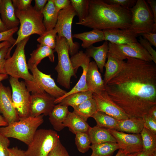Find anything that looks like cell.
Wrapping results in <instances>:
<instances>
[{
  "mask_svg": "<svg viewBox=\"0 0 156 156\" xmlns=\"http://www.w3.org/2000/svg\"><path fill=\"white\" fill-rule=\"evenodd\" d=\"M8 125V123L5 118L0 114V127H5Z\"/></svg>",
  "mask_w": 156,
  "mask_h": 156,
  "instance_id": "cell-51",
  "label": "cell"
},
{
  "mask_svg": "<svg viewBox=\"0 0 156 156\" xmlns=\"http://www.w3.org/2000/svg\"><path fill=\"white\" fill-rule=\"evenodd\" d=\"M63 124L74 134L78 132L88 133L90 127L87 121L73 112H69Z\"/></svg>",
  "mask_w": 156,
  "mask_h": 156,
  "instance_id": "cell-24",
  "label": "cell"
},
{
  "mask_svg": "<svg viewBox=\"0 0 156 156\" xmlns=\"http://www.w3.org/2000/svg\"><path fill=\"white\" fill-rule=\"evenodd\" d=\"M69 44L66 39L57 35L54 49L57 53L58 62L55 68L57 73V82L67 89L70 88L71 77H77L69 56Z\"/></svg>",
  "mask_w": 156,
  "mask_h": 156,
  "instance_id": "cell-5",
  "label": "cell"
},
{
  "mask_svg": "<svg viewBox=\"0 0 156 156\" xmlns=\"http://www.w3.org/2000/svg\"><path fill=\"white\" fill-rule=\"evenodd\" d=\"M15 12L19 19L20 27L17 32L18 37L16 41L9 49L10 52L22 40L34 34L40 36L46 31L43 23V16L42 13L36 11L31 5L24 11L15 9Z\"/></svg>",
  "mask_w": 156,
  "mask_h": 156,
  "instance_id": "cell-3",
  "label": "cell"
},
{
  "mask_svg": "<svg viewBox=\"0 0 156 156\" xmlns=\"http://www.w3.org/2000/svg\"><path fill=\"white\" fill-rule=\"evenodd\" d=\"M8 156H26L25 151L19 149L17 146L8 148Z\"/></svg>",
  "mask_w": 156,
  "mask_h": 156,
  "instance_id": "cell-46",
  "label": "cell"
},
{
  "mask_svg": "<svg viewBox=\"0 0 156 156\" xmlns=\"http://www.w3.org/2000/svg\"><path fill=\"white\" fill-rule=\"evenodd\" d=\"M105 41L116 44H125L138 42V35L129 29H109L102 30Z\"/></svg>",
  "mask_w": 156,
  "mask_h": 156,
  "instance_id": "cell-17",
  "label": "cell"
},
{
  "mask_svg": "<svg viewBox=\"0 0 156 156\" xmlns=\"http://www.w3.org/2000/svg\"><path fill=\"white\" fill-rule=\"evenodd\" d=\"M143 38L146 40L152 46L156 47V33H149L141 34Z\"/></svg>",
  "mask_w": 156,
  "mask_h": 156,
  "instance_id": "cell-47",
  "label": "cell"
},
{
  "mask_svg": "<svg viewBox=\"0 0 156 156\" xmlns=\"http://www.w3.org/2000/svg\"><path fill=\"white\" fill-rule=\"evenodd\" d=\"M73 108V112L86 121L97 111L96 101L93 98L86 100Z\"/></svg>",
  "mask_w": 156,
  "mask_h": 156,
  "instance_id": "cell-29",
  "label": "cell"
},
{
  "mask_svg": "<svg viewBox=\"0 0 156 156\" xmlns=\"http://www.w3.org/2000/svg\"><path fill=\"white\" fill-rule=\"evenodd\" d=\"M115 139L119 149L128 155L142 151L143 148L140 133L127 134L115 129H108Z\"/></svg>",
  "mask_w": 156,
  "mask_h": 156,
  "instance_id": "cell-14",
  "label": "cell"
},
{
  "mask_svg": "<svg viewBox=\"0 0 156 156\" xmlns=\"http://www.w3.org/2000/svg\"><path fill=\"white\" fill-rule=\"evenodd\" d=\"M144 128L142 117H132L118 120L116 130L123 132L139 134Z\"/></svg>",
  "mask_w": 156,
  "mask_h": 156,
  "instance_id": "cell-22",
  "label": "cell"
},
{
  "mask_svg": "<svg viewBox=\"0 0 156 156\" xmlns=\"http://www.w3.org/2000/svg\"><path fill=\"white\" fill-rule=\"evenodd\" d=\"M60 140L59 135L54 130L38 129L25 151V155L26 156H47Z\"/></svg>",
  "mask_w": 156,
  "mask_h": 156,
  "instance_id": "cell-8",
  "label": "cell"
},
{
  "mask_svg": "<svg viewBox=\"0 0 156 156\" xmlns=\"http://www.w3.org/2000/svg\"><path fill=\"white\" fill-rule=\"evenodd\" d=\"M31 0H12V3L15 10H25L31 6Z\"/></svg>",
  "mask_w": 156,
  "mask_h": 156,
  "instance_id": "cell-44",
  "label": "cell"
},
{
  "mask_svg": "<svg viewBox=\"0 0 156 156\" xmlns=\"http://www.w3.org/2000/svg\"><path fill=\"white\" fill-rule=\"evenodd\" d=\"M68 107L60 103L55 105L48 115L50 122L56 131H60L65 127L63 123L70 112Z\"/></svg>",
  "mask_w": 156,
  "mask_h": 156,
  "instance_id": "cell-20",
  "label": "cell"
},
{
  "mask_svg": "<svg viewBox=\"0 0 156 156\" xmlns=\"http://www.w3.org/2000/svg\"><path fill=\"white\" fill-rule=\"evenodd\" d=\"M29 38L30 36L26 38L16 45L13 55L5 60L4 68L6 74L11 77L22 78L25 81H32L33 78L29 71L25 51Z\"/></svg>",
  "mask_w": 156,
  "mask_h": 156,
  "instance_id": "cell-7",
  "label": "cell"
},
{
  "mask_svg": "<svg viewBox=\"0 0 156 156\" xmlns=\"http://www.w3.org/2000/svg\"><path fill=\"white\" fill-rule=\"evenodd\" d=\"M106 3L110 4L116 5L129 9L135 4L136 0H104Z\"/></svg>",
  "mask_w": 156,
  "mask_h": 156,
  "instance_id": "cell-42",
  "label": "cell"
},
{
  "mask_svg": "<svg viewBox=\"0 0 156 156\" xmlns=\"http://www.w3.org/2000/svg\"><path fill=\"white\" fill-rule=\"evenodd\" d=\"M90 148L92 151L90 156H112L114 152L119 149L117 143L111 142L92 144Z\"/></svg>",
  "mask_w": 156,
  "mask_h": 156,
  "instance_id": "cell-31",
  "label": "cell"
},
{
  "mask_svg": "<svg viewBox=\"0 0 156 156\" xmlns=\"http://www.w3.org/2000/svg\"><path fill=\"white\" fill-rule=\"evenodd\" d=\"M0 112L8 124L18 121L19 117L13 105L12 92L0 82Z\"/></svg>",
  "mask_w": 156,
  "mask_h": 156,
  "instance_id": "cell-16",
  "label": "cell"
},
{
  "mask_svg": "<svg viewBox=\"0 0 156 156\" xmlns=\"http://www.w3.org/2000/svg\"><path fill=\"white\" fill-rule=\"evenodd\" d=\"M0 16L3 23L8 30L18 27L20 24L12 0H0Z\"/></svg>",
  "mask_w": 156,
  "mask_h": 156,
  "instance_id": "cell-19",
  "label": "cell"
},
{
  "mask_svg": "<svg viewBox=\"0 0 156 156\" xmlns=\"http://www.w3.org/2000/svg\"><path fill=\"white\" fill-rule=\"evenodd\" d=\"M107 58L104 66L105 70L103 80L105 86L120 71L125 62L113 57L108 52Z\"/></svg>",
  "mask_w": 156,
  "mask_h": 156,
  "instance_id": "cell-26",
  "label": "cell"
},
{
  "mask_svg": "<svg viewBox=\"0 0 156 156\" xmlns=\"http://www.w3.org/2000/svg\"><path fill=\"white\" fill-rule=\"evenodd\" d=\"M130 10L131 16L129 29L138 36L144 33H156V23L146 1L137 0Z\"/></svg>",
  "mask_w": 156,
  "mask_h": 156,
  "instance_id": "cell-6",
  "label": "cell"
},
{
  "mask_svg": "<svg viewBox=\"0 0 156 156\" xmlns=\"http://www.w3.org/2000/svg\"><path fill=\"white\" fill-rule=\"evenodd\" d=\"M118 152L115 156H126V155L124 152L120 149H119Z\"/></svg>",
  "mask_w": 156,
  "mask_h": 156,
  "instance_id": "cell-54",
  "label": "cell"
},
{
  "mask_svg": "<svg viewBox=\"0 0 156 156\" xmlns=\"http://www.w3.org/2000/svg\"><path fill=\"white\" fill-rule=\"evenodd\" d=\"M77 14L71 5L60 10L58 12L57 20L54 29L59 36L65 38L69 44V54L71 56L79 51V44L73 42L72 34V25L74 17Z\"/></svg>",
  "mask_w": 156,
  "mask_h": 156,
  "instance_id": "cell-10",
  "label": "cell"
},
{
  "mask_svg": "<svg viewBox=\"0 0 156 156\" xmlns=\"http://www.w3.org/2000/svg\"><path fill=\"white\" fill-rule=\"evenodd\" d=\"M54 50L49 47L40 44H38L37 48L30 54V57L28 61V67L37 66L41 60L46 57H48L50 61H55Z\"/></svg>",
  "mask_w": 156,
  "mask_h": 156,
  "instance_id": "cell-23",
  "label": "cell"
},
{
  "mask_svg": "<svg viewBox=\"0 0 156 156\" xmlns=\"http://www.w3.org/2000/svg\"><path fill=\"white\" fill-rule=\"evenodd\" d=\"M142 118L144 128L156 134V120L151 117L147 114L144 115Z\"/></svg>",
  "mask_w": 156,
  "mask_h": 156,
  "instance_id": "cell-40",
  "label": "cell"
},
{
  "mask_svg": "<svg viewBox=\"0 0 156 156\" xmlns=\"http://www.w3.org/2000/svg\"><path fill=\"white\" fill-rule=\"evenodd\" d=\"M136 156H153V155H148L142 151L138 152Z\"/></svg>",
  "mask_w": 156,
  "mask_h": 156,
  "instance_id": "cell-55",
  "label": "cell"
},
{
  "mask_svg": "<svg viewBox=\"0 0 156 156\" xmlns=\"http://www.w3.org/2000/svg\"><path fill=\"white\" fill-rule=\"evenodd\" d=\"M8 30L3 23L0 16V32L5 31Z\"/></svg>",
  "mask_w": 156,
  "mask_h": 156,
  "instance_id": "cell-52",
  "label": "cell"
},
{
  "mask_svg": "<svg viewBox=\"0 0 156 156\" xmlns=\"http://www.w3.org/2000/svg\"><path fill=\"white\" fill-rule=\"evenodd\" d=\"M97 111L103 112L118 120L129 118L124 111L110 98L105 90L99 94L93 93Z\"/></svg>",
  "mask_w": 156,
  "mask_h": 156,
  "instance_id": "cell-15",
  "label": "cell"
},
{
  "mask_svg": "<svg viewBox=\"0 0 156 156\" xmlns=\"http://www.w3.org/2000/svg\"><path fill=\"white\" fill-rule=\"evenodd\" d=\"M108 53L113 57L124 60L128 58L153 61L151 56L139 42L125 44H116L108 42Z\"/></svg>",
  "mask_w": 156,
  "mask_h": 156,
  "instance_id": "cell-12",
  "label": "cell"
},
{
  "mask_svg": "<svg viewBox=\"0 0 156 156\" xmlns=\"http://www.w3.org/2000/svg\"><path fill=\"white\" fill-rule=\"evenodd\" d=\"M143 148V151L145 153L153 155L156 151V134L144 128L140 133Z\"/></svg>",
  "mask_w": 156,
  "mask_h": 156,
  "instance_id": "cell-32",
  "label": "cell"
},
{
  "mask_svg": "<svg viewBox=\"0 0 156 156\" xmlns=\"http://www.w3.org/2000/svg\"><path fill=\"white\" fill-rule=\"evenodd\" d=\"M10 144L8 138L0 131V156H8V148Z\"/></svg>",
  "mask_w": 156,
  "mask_h": 156,
  "instance_id": "cell-41",
  "label": "cell"
},
{
  "mask_svg": "<svg viewBox=\"0 0 156 156\" xmlns=\"http://www.w3.org/2000/svg\"><path fill=\"white\" fill-rule=\"evenodd\" d=\"M43 116L19 117L18 121L0 127V131L7 137L17 139L28 146L37 129L43 122Z\"/></svg>",
  "mask_w": 156,
  "mask_h": 156,
  "instance_id": "cell-4",
  "label": "cell"
},
{
  "mask_svg": "<svg viewBox=\"0 0 156 156\" xmlns=\"http://www.w3.org/2000/svg\"><path fill=\"white\" fill-rule=\"evenodd\" d=\"M140 43L146 50L153 58V61L156 64V51L150 43L146 40L140 36L138 40Z\"/></svg>",
  "mask_w": 156,
  "mask_h": 156,
  "instance_id": "cell-43",
  "label": "cell"
},
{
  "mask_svg": "<svg viewBox=\"0 0 156 156\" xmlns=\"http://www.w3.org/2000/svg\"><path fill=\"white\" fill-rule=\"evenodd\" d=\"M56 11L59 12L60 10L65 9L70 5L69 0H53Z\"/></svg>",
  "mask_w": 156,
  "mask_h": 156,
  "instance_id": "cell-45",
  "label": "cell"
},
{
  "mask_svg": "<svg viewBox=\"0 0 156 156\" xmlns=\"http://www.w3.org/2000/svg\"><path fill=\"white\" fill-rule=\"evenodd\" d=\"M47 1V0H35V4L33 7L37 11L42 12Z\"/></svg>",
  "mask_w": 156,
  "mask_h": 156,
  "instance_id": "cell-48",
  "label": "cell"
},
{
  "mask_svg": "<svg viewBox=\"0 0 156 156\" xmlns=\"http://www.w3.org/2000/svg\"><path fill=\"white\" fill-rule=\"evenodd\" d=\"M9 82L12 88L13 105L20 118L29 116L31 94L25 81L10 77Z\"/></svg>",
  "mask_w": 156,
  "mask_h": 156,
  "instance_id": "cell-11",
  "label": "cell"
},
{
  "mask_svg": "<svg viewBox=\"0 0 156 156\" xmlns=\"http://www.w3.org/2000/svg\"><path fill=\"white\" fill-rule=\"evenodd\" d=\"M75 143L78 151L82 153L87 151L91 143L88 133L78 132L76 133Z\"/></svg>",
  "mask_w": 156,
  "mask_h": 156,
  "instance_id": "cell-36",
  "label": "cell"
},
{
  "mask_svg": "<svg viewBox=\"0 0 156 156\" xmlns=\"http://www.w3.org/2000/svg\"><path fill=\"white\" fill-rule=\"evenodd\" d=\"M108 42L105 41L100 46L95 47L92 45L86 49V53L95 60L100 72L103 73L106 63L108 52Z\"/></svg>",
  "mask_w": 156,
  "mask_h": 156,
  "instance_id": "cell-21",
  "label": "cell"
},
{
  "mask_svg": "<svg viewBox=\"0 0 156 156\" xmlns=\"http://www.w3.org/2000/svg\"><path fill=\"white\" fill-rule=\"evenodd\" d=\"M86 81L88 90L99 94L105 90V86L95 61L90 62L86 73Z\"/></svg>",
  "mask_w": 156,
  "mask_h": 156,
  "instance_id": "cell-18",
  "label": "cell"
},
{
  "mask_svg": "<svg viewBox=\"0 0 156 156\" xmlns=\"http://www.w3.org/2000/svg\"><path fill=\"white\" fill-rule=\"evenodd\" d=\"M131 16L129 9L109 4L103 0H90L86 16L75 24L101 30L125 29L130 26Z\"/></svg>",
  "mask_w": 156,
  "mask_h": 156,
  "instance_id": "cell-2",
  "label": "cell"
},
{
  "mask_svg": "<svg viewBox=\"0 0 156 156\" xmlns=\"http://www.w3.org/2000/svg\"><path fill=\"white\" fill-rule=\"evenodd\" d=\"M138 153L128 154L126 156H136Z\"/></svg>",
  "mask_w": 156,
  "mask_h": 156,
  "instance_id": "cell-57",
  "label": "cell"
},
{
  "mask_svg": "<svg viewBox=\"0 0 156 156\" xmlns=\"http://www.w3.org/2000/svg\"><path fill=\"white\" fill-rule=\"evenodd\" d=\"M146 2L151 7L154 16L155 22L156 23V0H147Z\"/></svg>",
  "mask_w": 156,
  "mask_h": 156,
  "instance_id": "cell-49",
  "label": "cell"
},
{
  "mask_svg": "<svg viewBox=\"0 0 156 156\" xmlns=\"http://www.w3.org/2000/svg\"><path fill=\"white\" fill-rule=\"evenodd\" d=\"M92 117L95 120L96 126L107 129L116 130L118 120L100 111H97Z\"/></svg>",
  "mask_w": 156,
  "mask_h": 156,
  "instance_id": "cell-33",
  "label": "cell"
},
{
  "mask_svg": "<svg viewBox=\"0 0 156 156\" xmlns=\"http://www.w3.org/2000/svg\"><path fill=\"white\" fill-rule=\"evenodd\" d=\"M11 44L5 46L0 49V74H6L4 68L6 60L9 57L10 54L9 52Z\"/></svg>",
  "mask_w": 156,
  "mask_h": 156,
  "instance_id": "cell-37",
  "label": "cell"
},
{
  "mask_svg": "<svg viewBox=\"0 0 156 156\" xmlns=\"http://www.w3.org/2000/svg\"><path fill=\"white\" fill-rule=\"evenodd\" d=\"M92 94L89 90L73 93L64 98L59 103L74 108L86 100L92 98Z\"/></svg>",
  "mask_w": 156,
  "mask_h": 156,
  "instance_id": "cell-30",
  "label": "cell"
},
{
  "mask_svg": "<svg viewBox=\"0 0 156 156\" xmlns=\"http://www.w3.org/2000/svg\"><path fill=\"white\" fill-rule=\"evenodd\" d=\"M58 12L55 8L53 0H48L42 13L43 23L46 30L54 28L57 22Z\"/></svg>",
  "mask_w": 156,
  "mask_h": 156,
  "instance_id": "cell-27",
  "label": "cell"
},
{
  "mask_svg": "<svg viewBox=\"0 0 156 156\" xmlns=\"http://www.w3.org/2000/svg\"><path fill=\"white\" fill-rule=\"evenodd\" d=\"M32 73V81H25L27 87L31 92L33 90L44 91L55 99L63 96L67 92L56 84L50 75H47L41 72L35 66L28 67Z\"/></svg>",
  "mask_w": 156,
  "mask_h": 156,
  "instance_id": "cell-9",
  "label": "cell"
},
{
  "mask_svg": "<svg viewBox=\"0 0 156 156\" xmlns=\"http://www.w3.org/2000/svg\"><path fill=\"white\" fill-rule=\"evenodd\" d=\"M153 156H156V151L153 154Z\"/></svg>",
  "mask_w": 156,
  "mask_h": 156,
  "instance_id": "cell-58",
  "label": "cell"
},
{
  "mask_svg": "<svg viewBox=\"0 0 156 156\" xmlns=\"http://www.w3.org/2000/svg\"><path fill=\"white\" fill-rule=\"evenodd\" d=\"M18 30V28L16 27L0 32V42L8 41L13 45L16 40L14 38L13 35Z\"/></svg>",
  "mask_w": 156,
  "mask_h": 156,
  "instance_id": "cell-39",
  "label": "cell"
},
{
  "mask_svg": "<svg viewBox=\"0 0 156 156\" xmlns=\"http://www.w3.org/2000/svg\"><path fill=\"white\" fill-rule=\"evenodd\" d=\"M31 92L29 116L48 115L55 105V99L43 90H35Z\"/></svg>",
  "mask_w": 156,
  "mask_h": 156,
  "instance_id": "cell-13",
  "label": "cell"
},
{
  "mask_svg": "<svg viewBox=\"0 0 156 156\" xmlns=\"http://www.w3.org/2000/svg\"><path fill=\"white\" fill-rule=\"evenodd\" d=\"M147 114L151 117L156 120V105L152 107L149 109Z\"/></svg>",
  "mask_w": 156,
  "mask_h": 156,
  "instance_id": "cell-50",
  "label": "cell"
},
{
  "mask_svg": "<svg viewBox=\"0 0 156 156\" xmlns=\"http://www.w3.org/2000/svg\"><path fill=\"white\" fill-rule=\"evenodd\" d=\"M88 133L92 144L107 142L116 143L108 129L96 126L90 127Z\"/></svg>",
  "mask_w": 156,
  "mask_h": 156,
  "instance_id": "cell-28",
  "label": "cell"
},
{
  "mask_svg": "<svg viewBox=\"0 0 156 156\" xmlns=\"http://www.w3.org/2000/svg\"><path fill=\"white\" fill-rule=\"evenodd\" d=\"M70 5L76 11L80 22L86 16L88 13L90 0H70Z\"/></svg>",
  "mask_w": 156,
  "mask_h": 156,
  "instance_id": "cell-34",
  "label": "cell"
},
{
  "mask_svg": "<svg viewBox=\"0 0 156 156\" xmlns=\"http://www.w3.org/2000/svg\"><path fill=\"white\" fill-rule=\"evenodd\" d=\"M105 89L129 118L142 117L156 105V64L128 58Z\"/></svg>",
  "mask_w": 156,
  "mask_h": 156,
  "instance_id": "cell-1",
  "label": "cell"
},
{
  "mask_svg": "<svg viewBox=\"0 0 156 156\" xmlns=\"http://www.w3.org/2000/svg\"><path fill=\"white\" fill-rule=\"evenodd\" d=\"M57 32L54 29L46 30L37 40L40 44L47 46L53 50L55 49L56 44Z\"/></svg>",
  "mask_w": 156,
  "mask_h": 156,
  "instance_id": "cell-35",
  "label": "cell"
},
{
  "mask_svg": "<svg viewBox=\"0 0 156 156\" xmlns=\"http://www.w3.org/2000/svg\"><path fill=\"white\" fill-rule=\"evenodd\" d=\"M10 44L12 45V44L6 41H3L0 43V49L5 46Z\"/></svg>",
  "mask_w": 156,
  "mask_h": 156,
  "instance_id": "cell-53",
  "label": "cell"
},
{
  "mask_svg": "<svg viewBox=\"0 0 156 156\" xmlns=\"http://www.w3.org/2000/svg\"><path fill=\"white\" fill-rule=\"evenodd\" d=\"M72 38L81 40L82 42V47L86 49L95 43L105 40L103 31L97 29L74 34L72 36Z\"/></svg>",
  "mask_w": 156,
  "mask_h": 156,
  "instance_id": "cell-25",
  "label": "cell"
},
{
  "mask_svg": "<svg viewBox=\"0 0 156 156\" xmlns=\"http://www.w3.org/2000/svg\"><path fill=\"white\" fill-rule=\"evenodd\" d=\"M47 156H70L60 140Z\"/></svg>",
  "mask_w": 156,
  "mask_h": 156,
  "instance_id": "cell-38",
  "label": "cell"
},
{
  "mask_svg": "<svg viewBox=\"0 0 156 156\" xmlns=\"http://www.w3.org/2000/svg\"><path fill=\"white\" fill-rule=\"evenodd\" d=\"M8 77V75L7 74H0V82Z\"/></svg>",
  "mask_w": 156,
  "mask_h": 156,
  "instance_id": "cell-56",
  "label": "cell"
}]
</instances>
